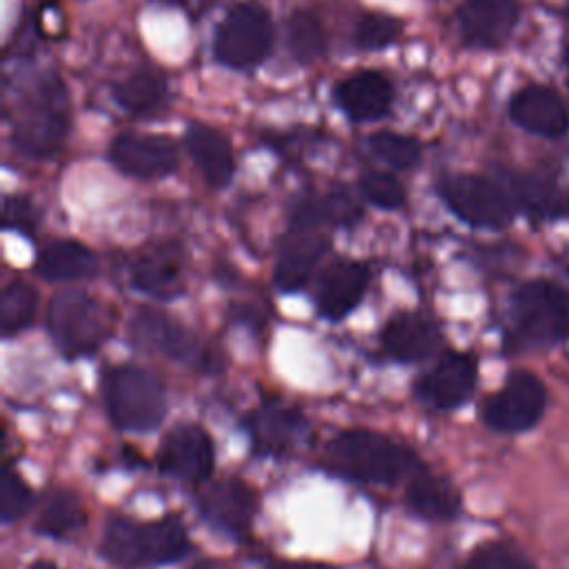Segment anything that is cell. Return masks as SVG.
Wrapping results in <instances>:
<instances>
[{"instance_id":"26","label":"cell","mask_w":569,"mask_h":569,"mask_svg":"<svg viewBox=\"0 0 569 569\" xmlns=\"http://www.w3.org/2000/svg\"><path fill=\"white\" fill-rule=\"evenodd\" d=\"M116 102L133 116H153L164 109L169 89L162 73L140 69L118 80L111 89Z\"/></svg>"},{"instance_id":"35","label":"cell","mask_w":569,"mask_h":569,"mask_svg":"<svg viewBox=\"0 0 569 569\" xmlns=\"http://www.w3.org/2000/svg\"><path fill=\"white\" fill-rule=\"evenodd\" d=\"M33 502V493L29 485L11 469L2 473L0 480V518L4 525L22 518Z\"/></svg>"},{"instance_id":"15","label":"cell","mask_w":569,"mask_h":569,"mask_svg":"<svg viewBox=\"0 0 569 569\" xmlns=\"http://www.w3.org/2000/svg\"><path fill=\"white\" fill-rule=\"evenodd\" d=\"M333 100L349 120L369 122L389 113L393 87L385 73L360 69L333 87Z\"/></svg>"},{"instance_id":"21","label":"cell","mask_w":569,"mask_h":569,"mask_svg":"<svg viewBox=\"0 0 569 569\" xmlns=\"http://www.w3.org/2000/svg\"><path fill=\"white\" fill-rule=\"evenodd\" d=\"M184 144L209 187H227L236 173L233 149L227 136L207 124L193 122L184 133Z\"/></svg>"},{"instance_id":"13","label":"cell","mask_w":569,"mask_h":569,"mask_svg":"<svg viewBox=\"0 0 569 569\" xmlns=\"http://www.w3.org/2000/svg\"><path fill=\"white\" fill-rule=\"evenodd\" d=\"M198 509L216 529L242 538L251 529L258 498L244 482L224 478L200 491Z\"/></svg>"},{"instance_id":"9","label":"cell","mask_w":569,"mask_h":569,"mask_svg":"<svg viewBox=\"0 0 569 569\" xmlns=\"http://www.w3.org/2000/svg\"><path fill=\"white\" fill-rule=\"evenodd\" d=\"M547 389L529 371H516L507 378L505 387L487 398L482 420L502 433H518L531 429L545 413Z\"/></svg>"},{"instance_id":"3","label":"cell","mask_w":569,"mask_h":569,"mask_svg":"<svg viewBox=\"0 0 569 569\" xmlns=\"http://www.w3.org/2000/svg\"><path fill=\"white\" fill-rule=\"evenodd\" d=\"M102 551L111 562L122 567L169 565L189 551V538L176 518L151 522L111 518L104 529Z\"/></svg>"},{"instance_id":"4","label":"cell","mask_w":569,"mask_h":569,"mask_svg":"<svg viewBox=\"0 0 569 569\" xmlns=\"http://www.w3.org/2000/svg\"><path fill=\"white\" fill-rule=\"evenodd\" d=\"M102 389L111 422L124 431H149L167 413L160 378L142 367L122 365L109 369Z\"/></svg>"},{"instance_id":"7","label":"cell","mask_w":569,"mask_h":569,"mask_svg":"<svg viewBox=\"0 0 569 569\" xmlns=\"http://www.w3.org/2000/svg\"><path fill=\"white\" fill-rule=\"evenodd\" d=\"M518 336L529 345H556L569 336V293L549 280L522 284L511 300Z\"/></svg>"},{"instance_id":"39","label":"cell","mask_w":569,"mask_h":569,"mask_svg":"<svg viewBox=\"0 0 569 569\" xmlns=\"http://www.w3.org/2000/svg\"><path fill=\"white\" fill-rule=\"evenodd\" d=\"M191 569H222V567H218V565H213V562H198V565L191 567Z\"/></svg>"},{"instance_id":"38","label":"cell","mask_w":569,"mask_h":569,"mask_svg":"<svg viewBox=\"0 0 569 569\" xmlns=\"http://www.w3.org/2000/svg\"><path fill=\"white\" fill-rule=\"evenodd\" d=\"M29 569H58V567L51 565V562H47V560H38V562H33Z\"/></svg>"},{"instance_id":"11","label":"cell","mask_w":569,"mask_h":569,"mask_svg":"<svg viewBox=\"0 0 569 569\" xmlns=\"http://www.w3.org/2000/svg\"><path fill=\"white\" fill-rule=\"evenodd\" d=\"M162 473L184 482H202L213 469V445L198 425H180L171 429L158 451Z\"/></svg>"},{"instance_id":"33","label":"cell","mask_w":569,"mask_h":569,"mask_svg":"<svg viewBox=\"0 0 569 569\" xmlns=\"http://www.w3.org/2000/svg\"><path fill=\"white\" fill-rule=\"evenodd\" d=\"M360 191L371 204L387 211L402 207L407 198L402 182L387 171H365L360 176Z\"/></svg>"},{"instance_id":"27","label":"cell","mask_w":569,"mask_h":569,"mask_svg":"<svg viewBox=\"0 0 569 569\" xmlns=\"http://www.w3.org/2000/svg\"><path fill=\"white\" fill-rule=\"evenodd\" d=\"M180 262L173 249H158L142 256L131 269V280L140 291L164 300L180 293Z\"/></svg>"},{"instance_id":"5","label":"cell","mask_w":569,"mask_h":569,"mask_svg":"<svg viewBox=\"0 0 569 569\" xmlns=\"http://www.w3.org/2000/svg\"><path fill=\"white\" fill-rule=\"evenodd\" d=\"M47 327L58 349L69 356L93 353L111 331V316L102 302L84 291H62L49 305Z\"/></svg>"},{"instance_id":"22","label":"cell","mask_w":569,"mask_h":569,"mask_svg":"<svg viewBox=\"0 0 569 569\" xmlns=\"http://www.w3.org/2000/svg\"><path fill=\"white\" fill-rule=\"evenodd\" d=\"M131 338L138 349L156 351L176 360H184L196 351V340L184 327L149 309L133 318Z\"/></svg>"},{"instance_id":"29","label":"cell","mask_w":569,"mask_h":569,"mask_svg":"<svg viewBox=\"0 0 569 569\" xmlns=\"http://www.w3.org/2000/svg\"><path fill=\"white\" fill-rule=\"evenodd\" d=\"M84 522H87V511H84L82 502L78 500V496L71 491H58V493L49 496V500L44 502V507L36 520V529L44 536L64 538V536L82 529Z\"/></svg>"},{"instance_id":"34","label":"cell","mask_w":569,"mask_h":569,"mask_svg":"<svg viewBox=\"0 0 569 569\" xmlns=\"http://www.w3.org/2000/svg\"><path fill=\"white\" fill-rule=\"evenodd\" d=\"M465 569H536V565L507 542H487L469 556Z\"/></svg>"},{"instance_id":"12","label":"cell","mask_w":569,"mask_h":569,"mask_svg":"<svg viewBox=\"0 0 569 569\" xmlns=\"http://www.w3.org/2000/svg\"><path fill=\"white\" fill-rule=\"evenodd\" d=\"M322 224L291 220L289 231L280 242V253L276 262V284L282 291L300 289L313 273L318 260L329 247L327 236L320 231Z\"/></svg>"},{"instance_id":"2","label":"cell","mask_w":569,"mask_h":569,"mask_svg":"<svg viewBox=\"0 0 569 569\" xmlns=\"http://www.w3.org/2000/svg\"><path fill=\"white\" fill-rule=\"evenodd\" d=\"M71 127V109L64 84L49 76L40 80L18 104L11 124V147L31 160L60 153Z\"/></svg>"},{"instance_id":"10","label":"cell","mask_w":569,"mask_h":569,"mask_svg":"<svg viewBox=\"0 0 569 569\" xmlns=\"http://www.w3.org/2000/svg\"><path fill=\"white\" fill-rule=\"evenodd\" d=\"M109 160L131 178L153 180L176 171L178 149L167 136L120 133L109 144Z\"/></svg>"},{"instance_id":"36","label":"cell","mask_w":569,"mask_h":569,"mask_svg":"<svg viewBox=\"0 0 569 569\" xmlns=\"http://www.w3.org/2000/svg\"><path fill=\"white\" fill-rule=\"evenodd\" d=\"M40 213L36 204L24 196H7L2 204V224L7 229H16L22 233H29L38 227Z\"/></svg>"},{"instance_id":"19","label":"cell","mask_w":569,"mask_h":569,"mask_svg":"<svg viewBox=\"0 0 569 569\" xmlns=\"http://www.w3.org/2000/svg\"><path fill=\"white\" fill-rule=\"evenodd\" d=\"M305 416L291 407L264 405L249 418V433L256 453L280 456L305 436Z\"/></svg>"},{"instance_id":"18","label":"cell","mask_w":569,"mask_h":569,"mask_svg":"<svg viewBox=\"0 0 569 569\" xmlns=\"http://www.w3.org/2000/svg\"><path fill=\"white\" fill-rule=\"evenodd\" d=\"M369 282V271L365 264L353 260L331 262L318 280L316 302L325 318L340 320L345 318L360 300Z\"/></svg>"},{"instance_id":"16","label":"cell","mask_w":569,"mask_h":569,"mask_svg":"<svg viewBox=\"0 0 569 569\" xmlns=\"http://www.w3.org/2000/svg\"><path fill=\"white\" fill-rule=\"evenodd\" d=\"M478 378L476 358L469 353H445L438 365L418 380V393L438 409H453L467 402Z\"/></svg>"},{"instance_id":"6","label":"cell","mask_w":569,"mask_h":569,"mask_svg":"<svg viewBox=\"0 0 569 569\" xmlns=\"http://www.w3.org/2000/svg\"><path fill=\"white\" fill-rule=\"evenodd\" d=\"M273 27L264 7L236 2L213 33V58L229 69L247 71L258 67L271 51Z\"/></svg>"},{"instance_id":"17","label":"cell","mask_w":569,"mask_h":569,"mask_svg":"<svg viewBox=\"0 0 569 569\" xmlns=\"http://www.w3.org/2000/svg\"><path fill=\"white\" fill-rule=\"evenodd\" d=\"M509 118L525 131L545 138H558L569 127L565 102L547 87H525L509 100Z\"/></svg>"},{"instance_id":"23","label":"cell","mask_w":569,"mask_h":569,"mask_svg":"<svg viewBox=\"0 0 569 569\" xmlns=\"http://www.w3.org/2000/svg\"><path fill=\"white\" fill-rule=\"evenodd\" d=\"M507 193L536 218H558L569 211V196L553 180L538 173H505Z\"/></svg>"},{"instance_id":"30","label":"cell","mask_w":569,"mask_h":569,"mask_svg":"<svg viewBox=\"0 0 569 569\" xmlns=\"http://www.w3.org/2000/svg\"><path fill=\"white\" fill-rule=\"evenodd\" d=\"M38 296L27 282H11L0 293V329L2 336L20 333L33 320Z\"/></svg>"},{"instance_id":"40","label":"cell","mask_w":569,"mask_h":569,"mask_svg":"<svg viewBox=\"0 0 569 569\" xmlns=\"http://www.w3.org/2000/svg\"><path fill=\"white\" fill-rule=\"evenodd\" d=\"M38 2H51V0H38Z\"/></svg>"},{"instance_id":"32","label":"cell","mask_w":569,"mask_h":569,"mask_svg":"<svg viewBox=\"0 0 569 569\" xmlns=\"http://www.w3.org/2000/svg\"><path fill=\"white\" fill-rule=\"evenodd\" d=\"M402 33V22L389 13H365L353 31V42L362 51H380L393 44Z\"/></svg>"},{"instance_id":"28","label":"cell","mask_w":569,"mask_h":569,"mask_svg":"<svg viewBox=\"0 0 569 569\" xmlns=\"http://www.w3.org/2000/svg\"><path fill=\"white\" fill-rule=\"evenodd\" d=\"M287 49L300 64H311L327 51V31L309 9H296L287 18Z\"/></svg>"},{"instance_id":"14","label":"cell","mask_w":569,"mask_h":569,"mask_svg":"<svg viewBox=\"0 0 569 569\" xmlns=\"http://www.w3.org/2000/svg\"><path fill=\"white\" fill-rule=\"evenodd\" d=\"M518 22L516 0H465L458 9V27L465 44L473 49L502 47Z\"/></svg>"},{"instance_id":"24","label":"cell","mask_w":569,"mask_h":569,"mask_svg":"<svg viewBox=\"0 0 569 569\" xmlns=\"http://www.w3.org/2000/svg\"><path fill=\"white\" fill-rule=\"evenodd\" d=\"M407 507L425 520H451L460 511L458 489L442 476L418 469L407 487Z\"/></svg>"},{"instance_id":"20","label":"cell","mask_w":569,"mask_h":569,"mask_svg":"<svg viewBox=\"0 0 569 569\" xmlns=\"http://www.w3.org/2000/svg\"><path fill=\"white\" fill-rule=\"evenodd\" d=\"M440 329L420 313H400L382 331L385 351L400 362H420L438 351Z\"/></svg>"},{"instance_id":"25","label":"cell","mask_w":569,"mask_h":569,"mask_svg":"<svg viewBox=\"0 0 569 569\" xmlns=\"http://www.w3.org/2000/svg\"><path fill=\"white\" fill-rule=\"evenodd\" d=\"M98 271V260L93 251L76 240H56L47 244L36 260V273L44 280L67 282L84 280Z\"/></svg>"},{"instance_id":"8","label":"cell","mask_w":569,"mask_h":569,"mask_svg":"<svg viewBox=\"0 0 569 569\" xmlns=\"http://www.w3.org/2000/svg\"><path fill=\"white\" fill-rule=\"evenodd\" d=\"M438 193L449 211L471 227L502 229L513 218V200L507 189L482 176H445L438 184Z\"/></svg>"},{"instance_id":"1","label":"cell","mask_w":569,"mask_h":569,"mask_svg":"<svg viewBox=\"0 0 569 569\" xmlns=\"http://www.w3.org/2000/svg\"><path fill=\"white\" fill-rule=\"evenodd\" d=\"M325 465L336 476L376 485H393L420 469L409 447L367 429L338 433L325 449Z\"/></svg>"},{"instance_id":"31","label":"cell","mask_w":569,"mask_h":569,"mask_svg":"<svg viewBox=\"0 0 569 569\" xmlns=\"http://www.w3.org/2000/svg\"><path fill=\"white\" fill-rule=\"evenodd\" d=\"M369 149L393 169H411L420 162V142L396 131H376L369 136Z\"/></svg>"},{"instance_id":"37","label":"cell","mask_w":569,"mask_h":569,"mask_svg":"<svg viewBox=\"0 0 569 569\" xmlns=\"http://www.w3.org/2000/svg\"><path fill=\"white\" fill-rule=\"evenodd\" d=\"M322 202H325L327 220L331 224H351L360 216V204L345 187H338L331 193H327Z\"/></svg>"}]
</instances>
